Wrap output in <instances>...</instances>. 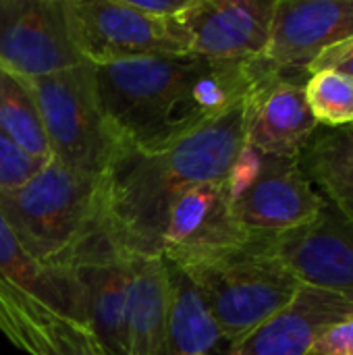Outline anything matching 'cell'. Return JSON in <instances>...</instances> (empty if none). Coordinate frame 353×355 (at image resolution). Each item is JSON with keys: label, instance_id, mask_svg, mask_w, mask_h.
I'll return each mask as SVG.
<instances>
[{"label": "cell", "instance_id": "6da1fadb", "mask_svg": "<svg viewBox=\"0 0 353 355\" xmlns=\"http://www.w3.org/2000/svg\"><path fill=\"white\" fill-rule=\"evenodd\" d=\"M248 108L250 96L210 119L185 116L154 141L117 146L102 175V210L106 233L125 258H160L175 200L227 179L246 146Z\"/></svg>", "mask_w": 353, "mask_h": 355}, {"label": "cell", "instance_id": "7a4b0ae2", "mask_svg": "<svg viewBox=\"0 0 353 355\" xmlns=\"http://www.w3.org/2000/svg\"><path fill=\"white\" fill-rule=\"evenodd\" d=\"M0 214L23 250L48 268L75 270L119 252L104 225L102 177L73 171L52 156L23 185L0 191Z\"/></svg>", "mask_w": 353, "mask_h": 355}, {"label": "cell", "instance_id": "3957f363", "mask_svg": "<svg viewBox=\"0 0 353 355\" xmlns=\"http://www.w3.org/2000/svg\"><path fill=\"white\" fill-rule=\"evenodd\" d=\"M204 62L193 56H137L92 64L114 144H146L166 135L181 121Z\"/></svg>", "mask_w": 353, "mask_h": 355}, {"label": "cell", "instance_id": "277c9868", "mask_svg": "<svg viewBox=\"0 0 353 355\" xmlns=\"http://www.w3.org/2000/svg\"><path fill=\"white\" fill-rule=\"evenodd\" d=\"M181 270L202 293L229 345L239 343L283 312L304 287L279 260L264 252L260 239Z\"/></svg>", "mask_w": 353, "mask_h": 355}, {"label": "cell", "instance_id": "5b68a950", "mask_svg": "<svg viewBox=\"0 0 353 355\" xmlns=\"http://www.w3.org/2000/svg\"><path fill=\"white\" fill-rule=\"evenodd\" d=\"M25 81L37 104L52 158L83 175L102 177L117 144L102 114L94 67L81 60Z\"/></svg>", "mask_w": 353, "mask_h": 355}, {"label": "cell", "instance_id": "8992f818", "mask_svg": "<svg viewBox=\"0 0 353 355\" xmlns=\"http://www.w3.org/2000/svg\"><path fill=\"white\" fill-rule=\"evenodd\" d=\"M81 60L104 64L137 56H187L175 21L139 12L127 0H64Z\"/></svg>", "mask_w": 353, "mask_h": 355}, {"label": "cell", "instance_id": "52a82bcc", "mask_svg": "<svg viewBox=\"0 0 353 355\" xmlns=\"http://www.w3.org/2000/svg\"><path fill=\"white\" fill-rule=\"evenodd\" d=\"M250 241L252 237L233 214L225 181L202 183L181 193L171 206L160 258L187 268L246 248Z\"/></svg>", "mask_w": 353, "mask_h": 355}, {"label": "cell", "instance_id": "ba28073f", "mask_svg": "<svg viewBox=\"0 0 353 355\" xmlns=\"http://www.w3.org/2000/svg\"><path fill=\"white\" fill-rule=\"evenodd\" d=\"M81 62L64 0H0V64L23 79Z\"/></svg>", "mask_w": 353, "mask_h": 355}, {"label": "cell", "instance_id": "9c48e42d", "mask_svg": "<svg viewBox=\"0 0 353 355\" xmlns=\"http://www.w3.org/2000/svg\"><path fill=\"white\" fill-rule=\"evenodd\" d=\"M275 0H193L173 19L187 56L235 62L262 58L273 23Z\"/></svg>", "mask_w": 353, "mask_h": 355}, {"label": "cell", "instance_id": "30bf717a", "mask_svg": "<svg viewBox=\"0 0 353 355\" xmlns=\"http://www.w3.org/2000/svg\"><path fill=\"white\" fill-rule=\"evenodd\" d=\"M260 243L302 285L353 302V225L331 204H325L310 225Z\"/></svg>", "mask_w": 353, "mask_h": 355}, {"label": "cell", "instance_id": "8fae6325", "mask_svg": "<svg viewBox=\"0 0 353 355\" xmlns=\"http://www.w3.org/2000/svg\"><path fill=\"white\" fill-rule=\"evenodd\" d=\"M325 204L300 158L264 156L258 181L233 202V214L252 239H270L310 225Z\"/></svg>", "mask_w": 353, "mask_h": 355}, {"label": "cell", "instance_id": "7c38bea8", "mask_svg": "<svg viewBox=\"0 0 353 355\" xmlns=\"http://www.w3.org/2000/svg\"><path fill=\"white\" fill-rule=\"evenodd\" d=\"M353 35V0H275L262 60L275 71H302L327 48Z\"/></svg>", "mask_w": 353, "mask_h": 355}, {"label": "cell", "instance_id": "4fadbf2b", "mask_svg": "<svg viewBox=\"0 0 353 355\" xmlns=\"http://www.w3.org/2000/svg\"><path fill=\"white\" fill-rule=\"evenodd\" d=\"M295 73L270 71L250 96L246 144L264 156L300 158L318 129Z\"/></svg>", "mask_w": 353, "mask_h": 355}, {"label": "cell", "instance_id": "5bb4252c", "mask_svg": "<svg viewBox=\"0 0 353 355\" xmlns=\"http://www.w3.org/2000/svg\"><path fill=\"white\" fill-rule=\"evenodd\" d=\"M0 333L27 355H108L92 331L0 275Z\"/></svg>", "mask_w": 353, "mask_h": 355}, {"label": "cell", "instance_id": "9a60e30c", "mask_svg": "<svg viewBox=\"0 0 353 355\" xmlns=\"http://www.w3.org/2000/svg\"><path fill=\"white\" fill-rule=\"evenodd\" d=\"M350 316L352 300L304 285L283 312L231 345L227 355H308L325 329Z\"/></svg>", "mask_w": 353, "mask_h": 355}, {"label": "cell", "instance_id": "2e32d148", "mask_svg": "<svg viewBox=\"0 0 353 355\" xmlns=\"http://www.w3.org/2000/svg\"><path fill=\"white\" fill-rule=\"evenodd\" d=\"M75 270L85 291V327L108 355H129L127 308L133 258L114 252Z\"/></svg>", "mask_w": 353, "mask_h": 355}, {"label": "cell", "instance_id": "e0dca14e", "mask_svg": "<svg viewBox=\"0 0 353 355\" xmlns=\"http://www.w3.org/2000/svg\"><path fill=\"white\" fill-rule=\"evenodd\" d=\"M0 275L37 297L58 314L85 324V291L73 268H48L35 262L19 243L0 214Z\"/></svg>", "mask_w": 353, "mask_h": 355}, {"label": "cell", "instance_id": "ac0fdd59", "mask_svg": "<svg viewBox=\"0 0 353 355\" xmlns=\"http://www.w3.org/2000/svg\"><path fill=\"white\" fill-rule=\"evenodd\" d=\"M166 270L169 308L162 355H221V343L227 341L202 293L179 266L166 262Z\"/></svg>", "mask_w": 353, "mask_h": 355}, {"label": "cell", "instance_id": "d6986e66", "mask_svg": "<svg viewBox=\"0 0 353 355\" xmlns=\"http://www.w3.org/2000/svg\"><path fill=\"white\" fill-rule=\"evenodd\" d=\"M169 270L162 258H133L127 308L129 355H162Z\"/></svg>", "mask_w": 353, "mask_h": 355}, {"label": "cell", "instance_id": "ffe728a7", "mask_svg": "<svg viewBox=\"0 0 353 355\" xmlns=\"http://www.w3.org/2000/svg\"><path fill=\"white\" fill-rule=\"evenodd\" d=\"M300 166L345 220L353 225V125L314 131L300 154Z\"/></svg>", "mask_w": 353, "mask_h": 355}, {"label": "cell", "instance_id": "44dd1931", "mask_svg": "<svg viewBox=\"0 0 353 355\" xmlns=\"http://www.w3.org/2000/svg\"><path fill=\"white\" fill-rule=\"evenodd\" d=\"M0 129L29 156L48 160L50 148L27 81L0 64Z\"/></svg>", "mask_w": 353, "mask_h": 355}, {"label": "cell", "instance_id": "7402d4cb", "mask_svg": "<svg viewBox=\"0 0 353 355\" xmlns=\"http://www.w3.org/2000/svg\"><path fill=\"white\" fill-rule=\"evenodd\" d=\"M306 102L320 127H345L353 123V79L337 71H318L304 83Z\"/></svg>", "mask_w": 353, "mask_h": 355}, {"label": "cell", "instance_id": "603a6c76", "mask_svg": "<svg viewBox=\"0 0 353 355\" xmlns=\"http://www.w3.org/2000/svg\"><path fill=\"white\" fill-rule=\"evenodd\" d=\"M44 162L46 160L29 156L19 146H15L0 129V191L23 185L44 166Z\"/></svg>", "mask_w": 353, "mask_h": 355}, {"label": "cell", "instance_id": "cb8c5ba5", "mask_svg": "<svg viewBox=\"0 0 353 355\" xmlns=\"http://www.w3.org/2000/svg\"><path fill=\"white\" fill-rule=\"evenodd\" d=\"M262 164H264V154H260L256 148L246 144L239 150L225 179V187L229 191L231 202H235L241 193H246L258 181L262 173Z\"/></svg>", "mask_w": 353, "mask_h": 355}, {"label": "cell", "instance_id": "d4e9b609", "mask_svg": "<svg viewBox=\"0 0 353 355\" xmlns=\"http://www.w3.org/2000/svg\"><path fill=\"white\" fill-rule=\"evenodd\" d=\"M308 355H353V316L325 329Z\"/></svg>", "mask_w": 353, "mask_h": 355}, {"label": "cell", "instance_id": "484cf974", "mask_svg": "<svg viewBox=\"0 0 353 355\" xmlns=\"http://www.w3.org/2000/svg\"><path fill=\"white\" fill-rule=\"evenodd\" d=\"M318 71H337L345 77L353 79V35L322 50L308 67L306 73H318Z\"/></svg>", "mask_w": 353, "mask_h": 355}, {"label": "cell", "instance_id": "4316f807", "mask_svg": "<svg viewBox=\"0 0 353 355\" xmlns=\"http://www.w3.org/2000/svg\"><path fill=\"white\" fill-rule=\"evenodd\" d=\"M127 2L139 12H146L156 19L173 21L181 12H185L193 0H127Z\"/></svg>", "mask_w": 353, "mask_h": 355}]
</instances>
